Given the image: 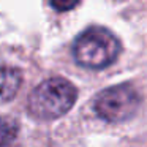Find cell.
I'll return each mask as SVG.
<instances>
[{"label":"cell","instance_id":"obj_4","mask_svg":"<svg viewBox=\"0 0 147 147\" xmlns=\"http://www.w3.org/2000/svg\"><path fill=\"white\" fill-rule=\"evenodd\" d=\"M22 84V71L16 67H0V101H10Z\"/></svg>","mask_w":147,"mask_h":147},{"label":"cell","instance_id":"obj_2","mask_svg":"<svg viewBox=\"0 0 147 147\" xmlns=\"http://www.w3.org/2000/svg\"><path fill=\"white\" fill-rule=\"evenodd\" d=\"M120 54V43L105 27L84 30L73 43V57L81 67L101 70L114 63Z\"/></svg>","mask_w":147,"mask_h":147},{"label":"cell","instance_id":"obj_5","mask_svg":"<svg viewBox=\"0 0 147 147\" xmlns=\"http://www.w3.org/2000/svg\"><path fill=\"white\" fill-rule=\"evenodd\" d=\"M19 127L18 122L13 120L11 117L0 115V147H7L16 139Z\"/></svg>","mask_w":147,"mask_h":147},{"label":"cell","instance_id":"obj_1","mask_svg":"<svg viewBox=\"0 0 147 147\" xmlns=\"http://www.w3.org/2000/svg\"><path fill=\"white\" fill-rule=\"evenodd\" d=\"M78 98V90L68 79L49 78L32 90L29 96V111L33 117L52 120L67 114Z\"/></svg>","mask_w":147,"mask_h":147},{"label":"cell","instance_id":"obj_3","mask_svg":"<svg viewBox=\"0 0 147 147\" xmlns=\"http://www.w3.org/2000/svg\"><path fill=\"white\" fill-rule=\"evenodd\" d=\"M139 105V93L130 84H120L105 89L93 100V109L96 115L111 123L125 122L133 117Z\"/></svg>","mask_w":147,"mask_h":147},{"label":"cell","instance_id":"obj_6","mask_svg":"<svg viewBox=\"0 0 147 147\" xmlns=\"http://www.w3.org/2000/svg\"><path fill=\"white\" fill-rule=\"evenodd\" d=\"M78 5H79V2H51V7L57 11H67Z\"/></svg>","mask_w":147,"mask_h":147}]
</instances>
